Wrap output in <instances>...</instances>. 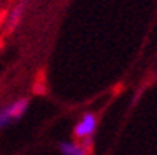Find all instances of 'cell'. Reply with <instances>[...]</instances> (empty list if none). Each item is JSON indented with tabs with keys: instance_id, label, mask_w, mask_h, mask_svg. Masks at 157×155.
Listing matches in <instances>:
<instances>
[{
	"instance_id": "1",
	"label": "cell",
	"mask_w": 157,
	"mask_h": 155,
	"mask_svg": "<svg viewBox=\"0 0 157 155\" xmlns=\"http://www.w3.org/2000/svg\"><path fill=\"white\" fill-rule=\"evenodd\" d=\"M30 106V98L29 97H22L17 98L11 103H6L0 108V130L6 128L8 125L14 120H19L24 117L27 113V109Z\"/></svg>"
},
{
	"instance_id": "2",
	"label": "cell",
	"mask_w": 157,
	"mask_h": 155,
	"mask_svg": "<svg viewBox=\"0 0 157 155\" xmlns=\"http://www.w3.org/2000/svg\"><path fill=\"white\" fill-rule=\"evenodd\" d=\"M97 130V114L95 113H84L81 119L76 122L75 128H73V136L76 139H84V138H94Z\"/></svg>"
},
{
	"instance_id": "3",
	"label": "cell",
	"mask_w": 157,
	"mask_h": 155,
	"mask_svg": "<svg viewBox=\"0 0 157 155\" xmlns=\"http://www.w3.org/2000/svg\"><path fill=\"white\" fill-rule=\"evenodd\" d=\"M27 5H29V0H19L11 10L8 13V19H6V24H5V32L6 35H11L16 29L17 25L21 24L22 17H24V13L27 10Z\"/></svg>"
},
{
	"instance_id": "4",
	"label": "cell",
	"mask_w": 157,
	"mask_h": 155,
	"mask_svg": "<svg viewBox=\"0 0 157 155\" xmlns=\"http://www.w3.org/2000/svg\"><path fill=\"white\" fill-rule=\"evenodd\" d=\"M57 149L62 155H89L82 149V146L75 141H60L57 144Z\"/></svg>"
},
{
	"instance_id": "5",
	"label": "cell",
	"mask_w": 157,
	"mask_h": 155,
	"mask_svg": "<svg viewBox=\"0 0 157 155\" xmlns=\"http://www.w3.org/2000/svg\"><path fill=\"white\" fill-rule=\"evenodd\" d=\"M79 144L82 146V149H84L87 153H90V150H92V144H94V138H84Z\"/></svg>"
},
{
	"instance_id": "6",
	"label": "cell",
	"mask_w": 157,
	"mask_h": 155,
	"mask_svg": "<svg viewBox=\"0 0 157 155\" xmlns=\"http://www.w3.org/2000/svg\"><path fill=\"white\" fill-rule=\"evenodd\" d=\"M8 13H10V10H0V27H5L6 19H8Z\"/></svg>"
},
{
	"instance_id": "7",
	"label": "cell",
	"mask_w": 157,
	"mask_h": 155,
	"mask_svg": "<svg viewBox=\"0 0 157 155\" xmlns=\"http://www.w3.org/2000/svg\"><path fill=\"white\" fill-rule=\"evenodd\" d=\"M2 46H3V40H2V38H0V48H2Z\"/></svg>"
},
{
	"instance_id": "8",
	"label": "cell",
	"mask_w": 157,
	"mask_h": 155,
	"mask_svg": "<svg viewBox=\"0 0 157 155\" xmlns=\"http://www.w3.org/2000/svg\"><path fill=\"white\" fill-rule=\"evenodd\" d=\"M0 10H2V8H0Z\"/></svg>"
}]
</instances>
